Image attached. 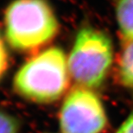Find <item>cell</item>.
I'll list each match as a JSON object with an SVG mask.
<instances>
[{
  "instance_id": "cell-3",
  "label": "cell",
  "mask_w": 133,
  "mask_h": 133,
  "mask_svg": "<svg viewBox=\"0 0 133 133\" xmlns=\"http://www.w3.org/2000/svg\"><path fill=\"white\" fill-rule=\"evenodd\" d=\"M114 58L111 37L91 26L81 28L68 55L71 78L77 86L99 88L105 82Z\"/></svg>"
},
{
  "instance_id": "cell-1",
  "label": "cell",
  "mask_w": 133,
  "mask_h": 133,
  "mask_svg": "<svg viewBox=\"0 0 133 133\" xmlns=\"http://www.w3.org/2000/svg\"><path fill=\"white\" fill-rule=\"evenodd\" d=\"M4 32L15 51L36 54L60 32V22L48 0H12L4 11Z\"/></svg>"
},
{
  "instance_id": "cell-2",
  "label": "cell",
  "mask_w": 133,
  "mask_h": 133,
  "mask_svg": "<svg viewBox=\"0 0 133 133\" xmlns=\"http://www.w3.org/2000/svg\"><path fill=\"white\" fill-rule=\"evenodd\" d=\"M68 56L60 47H49L34 54L13 78V89L30 102L47 105L68 94L70 83Z\"/></svg>"
},
{
  "instance_id": "cell-4",
  "label": "cell",
  "mask_w": 133,
  "mask_h": 133,
  "mask_svg": "<svg viewBox=\"0 0 133 133\" xmlns=\"http://www.w3.org/2000/svg\"><path fill=\"white\" fill-rule=\"evenodd\" d=\"M107 124L105 105L94 90L75 86L66 94L59 111L61 133H102Z\"/></svg>"
},
{
  "instance_id": "cell-8",
  "label": "cell",
  "mask_w": 133,
  "mask_h": 133,
  "mask_svg": "<svg viewBox=\"0 0 133 133\" xmlns=\"http://www.w3.org/2000/svg\"><path fill=\"white\" fill-rule=\"evenodd\" d=\"M9 66V54L4 38L0 34V81L6 73Z\"/></svg>"
},
{
  "instance_id": "cell-5",
  "label": "cell",
  "mask_w": 133,
  "mask_h": 133,
  "mask_svg": "<svg viewBox=\"0 0 133 133\" xmlns=\"http://www.w3.org/2000/svg\"><path fill=\"white\" fill-rule=\"evenodd\" d=\"M115 17L121 36L125 42L133 41V0H117Z\"/></svg>"
},
{
  "instance_id": "cell-9",
  "label": "cell",
  "mask_w": 133,
  "mask_h": 133,
  "mask_svg": "<svg viewBox=\"0 0 133 133\" xmlns=\"http://www.w3.org/2000/svg\"><path fill=\"white\" fill-rule=\"evenodd\" d=\"M114 133H133V110Z\"/></svg>"
},
{
  "instance_id": "cell-6",
  "label": "cell",
  "mask_w": 133,
  "mask_h": 133,
  "mask_svg": "<svg viewBox=\"0 0 133 133\" xmlns=\"http://www.w3.org/2000/svg\"><path fill=\"white\" fill-rule=\"evenodd\" d=\"M118 79L124 87L133 90V41L126 42L117 64Z\"/></svg>"
},
{
  "instance_id": "cell-7",
  "label": "cell",
  "mask_w": 133,
  "mask_h": 133,
  "mask_svg": "<svg viewBox=\"0 0 133 133\" xmlns=\"http://www.w3.org/2000/svg\"><path fill=\"white\" fill-rule=\"evenodd\" d=\"M20 121L11 113L0 110V133H19Z\"/></svg>"
}]
</instances>
